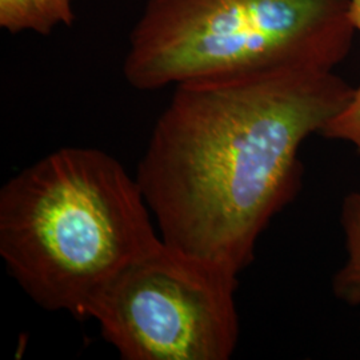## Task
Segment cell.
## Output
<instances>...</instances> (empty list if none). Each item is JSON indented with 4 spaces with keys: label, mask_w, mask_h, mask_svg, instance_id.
Here are the masks:
<instances>
[{
    "label": "cell",
    "mask_w": 360,
    "mask_h": 360,
    "mask_svg": "<svg viewBox=\"0 0 360 360\" xmlns=\"http://www.w3.org/2000/svg\"><path fill=\"white\" fill-rule=\"evenodd\" d=\"M136 180L160 239L238 276L299 191V150L351 102L334 70L294 67L180 83Z\"/></svg>",
    "instance_id": "obj_1"
},
{
    "label": "cell",
    "mask_w": 360,
    "mask_h": 360,
    "mask_svg": "<svg viewBox=\"0 0 360 360\" xmlns=\"http://www.w3.org/2000/svg\"><path fill=\"white\" fill-rule=\"evenodd\" d=\"M142 188L102 150L65 147L0 190V257L41 309L90 319L98 296L160 243Z\"/></svg>",
    "instance_id": "obj_2"
},
{
    "label": "cell",
    "mask_w": 360,
    "mask_h": 360,
    "mask_svg": "<svg viewBox=\"0 0 360 360\" xmlns=\"http://www.w3.org/2000/svg\"><path fill=\"white\" fill-rule=\"evenodd\" d=\"M351 0H147L123 74L155 91L281 68L334 70L349 52Z\"/></svg>",
    "instance_id": "obj_3"
},
{
    "label": "cell",
    "mask_w": 360,
    "mask_h": 360,
    "mask_svg": "<svg viewBox=\"0 0 360 360\" xmlns=\"http://www.w3.org/2000/svg\"><path fill=\"white\" fill-rule=\"evenodd\" d=\"M236 287L238 276L160 240L104 288L90 319L123 360H227Z\"/></svg>",
    "instance_id": "obj_4"
},
{
    "label": "cell",
    "mask_w": 360,
    "mask_h": 360,
    "mask_svg": "<svg viewBox=\"0 0 360 360\" xmlns=\"http://www.w3.org/2000/svg\"><path fill=\"white\" fill-rule=\"evenodd\" d=\"M342 224L346 233L347 262L336 274L334 291L349 304H360V193H349L342 208Z\"/></svg>",
    "instance_id": "obj_5"
},
{
    "label": "cell",
    "mask_w": 360,
    "mask_h": 360,
    "mask_svg": "<svg viewBox=\"0 0 360 360\" xmlns=\"http://www.w3.org/2000/svg\"><path fill=\"white\" fill-rule=\"evenodd\" d=\"M58 25L47 0H0V27L10 34L50 35Z\"/></svg>",
    "instance_id": "obj_6"
},
{
    "label": "cell",
    "mask_w": 360,
    "mask_h": 360,
    "mask_svg": "<svg viewBox=\"0 0 360 360\" xmlns=\"http://www.w3.org/2000/svg\"><path fill=\"white\" fill-rule=\"evenodd\" d=\"M351 19L360 32V0H351ZM322 135L330 139L351 143L360 154V86L347 107L324 127Z\"/></svg>",
    "instance_id": "obj_7"
},
{
    "label": "cell",
    "mask_w": 360,
    "mask_h": 360,
    "mask_svg": "<svg viewBox=\"0 0 360 360\" xmlns=\"http://www.w3.org/2000/svg\"><path fill=\"white\" fill-rule=\"evenodd\" d=\"M53 16L59 25L65 27L72 26L75 15L72 10V0H47Z\"/></svg>",
    "instance_id": "obj_8"
}]
</instances>
